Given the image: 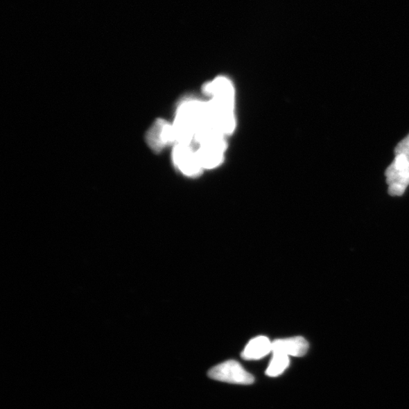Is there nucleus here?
Instances as JSON below:
<instances>
[{"label":"nucleus","instance_id":"nucleus-2","mask_svg":"<svg viewBox=\"0 0 409 409\" xmlns=\"http://www.w3.org/2000/svg\"><path fill=\"white\" fill-rule=\"evenodd\" d=\"M388 192L392 196L403 195L409 185V162L403 155H396L385 171Z\"/></svg>","mask_w":409,"mask_h":409},{"label":"nucleus","instance_id":"nucleus-9","mask_svg":"<svg viewBox=\"0 0 409 409\" xmlns=\"http://www.w3.org/2000/svg\"><path fill=\"white\" fill-rule=\"evenodd\" d=\"M395 154L404 155L409 162V134L397 146Z\"/></svg>","mask_w":409,"mask_h":409},{"label":"nucleus","instance_id":"nucleus-6","mask_svg":"<svg viewBox=\"0 0 409 409\" xmlns=\"http://www.w3.org/2000/svg\"><path fill=\"white\" fill-rule=\"evenodd\" d=\"M308 349V342L302 337L276 340L272 342V353L288 356L302 357Z\"/></svg>","mask_w":409,"mask_h":409},{"label":"nucleus","instance_id":"nucleus-1","mask_svg":"<svg viewBox=\"0 0 409 409\" xmlns=\"http://www.w3.org/2000/svg\"><path fill=\"white\" fill-rule=\"evenodd\" d=\"M227 147L225 136L215 137L195 146L196 155L202 168L209 170L222 165Z\"/></svg>","mask_w":409,"mask_h":409},{"label":"nucleus","instance_id":"nucleus-5","mask_svg":"<svg viewBox=\"0 0 409 409\" xmlns=\"http://www.w3.org/2000/svg\"><path fill=\"white\" fill-rule=\"evenodd\" d=\"M146 141L155 152H160L169 145L176 144L173 125L166 120L159 119L146 134Z\"/></svg>","mask_w":409,"mask_h":409},{"label":"nucleus","instance_id":"nucleus-4","mask_svg":"<svg viewBox=\"0 0 409 409\" xmlns=\"http://www.w3.org/2000/svg\"><path fill=\"white\" fill-rule=\"evenodd\" d=\"M209 377L218 381L247 385L254 382L253 376L245 371L238 362L234 360L212 367L209 372Z\"/></svg>","mask_w":409,"mask_h":409},{"label":"nucleus","instance_id":"nucleus-8","mask_svg":"<svg viewBox=\"0 0 409 409\" xmlns=\"http://www.w3.org/2000/svg\"><path fill=\"white\" fill-rule=\"evenodd\" d=\"M290 365L289 356L281 354H273L266 374L269 377H277L281 375Z\"/></svg>","mask_w":409,"mask_h":409},{"label":"nucleus","instance_id":"nucleus-3","mask_svg":"<svg viewBox=\"0 0 409 409\" xmlns=\"http://www.w3.org/2000/svg\"><path fill=\"white\" fill-rule=\"evenodd\" d=\"M175 166L184 175L191 177H199L203 173L195 146L176 143L173 151Z\"/></svg>","mask_w":409,"mask_h":409},{"label":"nucleus","instance_id":"nucleus-7","mask_svg":"<svg viewBox=\"0 0 409 409\" xmlns=\"http://www.w3.org/2000/svg\"><path fill=\"white\" fill-rule=\"evenodd\" d=\"M271 351L272 342L266 337L260 336L249 342L241 356L245 360H258L263 358Z\"/></svg>","mask_w":409,"mask_h":409}]
</instances>
